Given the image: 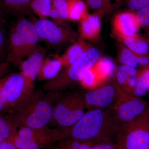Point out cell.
I'll list each match as a JSON object with an SVG mask.
<instances>
[{
    "label": "cell",
    "instance_id": "obj_26",
    "mask_svg": "<svg viewBox=\"0 0 149 149\" xmlns=\"http://www.w3.org/2000/svg\"><path fill=\"white\" fill-rule=\"evenodd\" d=\"M87 3L92 9L103 14L109 11L112 8L110 0H87Z\"/></svg>",
    "mask_w": 149,
    "mask_h": 149
},
{
    "label": "cell",
    "instance_id": "obj_44",
    "mask_svg": "<svg viewBox=\"0 0 149 149\" xmlns=\"http://www.w3.org/2000/svg\"><path fill=\"white\" fill-rule=\"evenodd\" d=\"M147 34H148V41L149 42V32H147Z\"/></svg>",
    "mask_w": 149,
    "mask_h": 149
},
{
    "label": "cell",
    "instance_id": "obj_38",
    "mask_svg": "<svg viewBox=\"0 0 149 149\" xmlns=\"http://www.w3.org/2000/svg\"><path fill=\"white\" fill-rule=\"evenodd\" d=\"M10 64L6 62L0 63V79L9 74Z\"/></svg>",
    "mask_w": 149,
    "mask_h": 149
},
{
    "label": "cell",
    "instance_id": "obj_33",
    "mask_svg": "<svg viewBox=\"0 0 149 149\" xmlns=\"http://www.w3.org/2000/svg\"><path fill=\"white\" fill-rule=\"evenodd\" d=\"M138 82V76L137 74L135 76H130L128 77L127 82L124 87L122 88L123 91L126 93L132 95L133 91L135 90Z\"/></svg>",
    "mask_w": 149,
    "mask_h": 149
},
{
    "label": "cell",
    "instance_id": "obj_41",
    "mask_svg": "<svg viewBox=\"0 0 149 149\" xmlns=\"http://www.w3.org/2000/svg\"><path fill=\"white\" fill-rule=\"evenodd\" d=\"M95 144L93 142L85 141L83 142L78 149H91Z\"/></svg>",
    "mask_w": 149,
    "mask_h": 149
},
{
    "label": "cell",
    "instance_id": "obj_25",
    "mask_svg": "<svg viewBox=\"0 0 149 149\" xmlns=\"http://www.w3.org/2000/svg\"><path fill=\"white\" fill-rule=\"evenodd\" d=\"M118 58L121 64L137 68L139 66L136 54L124 45H121L118 50Z\"/></svg>",
    "mask_w": 149,
    "mask_h": 149
},
{
    "label": "cell",
    "instance_id": "obj_15",
    "mask_svg": "<svg viewBox=\"0 0 149 149\" xmlns=\"http://www.w3.org/2000/svg\"><path fill=\"white\" fill-rule=\"evenodd\" d=\"M63 68L60 56L56 55L47 57L43 61L37 80L39 81L52 80L59 74Z\"/></svg>",
    "mask_w": 149,
    "mask_h": 149
},
{
    "label": "cell",
    "instance_id": "obj_45",
    "mask_svg": "<svg viewBox=\"0 0 149 149\" xmlns=\"http://www.w3.org/2000/svg\"></svg>",
    "mask_w": 149,
    "mask_h": 149
},
{
    "label": "cell",
    "instance_id": "obj_24",
    "mask_svg": "<svg viewBox=\"0 0 149 149\" xmlns=\"http://www.w3.org/2000/svg\"><path fill=\"white\" fill-rule=\"evenodd\" d=\"M51 6V0H31L30 2V9L40 19H48Z\"/></svg>",
    "mask_w": 149,
    "mask_h": 149
},
{
    "label": "cell",
    "instance_id": "obj_10",
    "mask_svg": "<svg viewBox=\"0 0 149 149\" xmlns=\"http://www.w3.org/2000/svg\"><path fill=\"white\" fill-rule=\"evenodd\" d=\"M32 52V48L27 40L11 28L8 39L6 62L15 66H19L24 58Z\"/></svg>",
    "mask_w": 149,
    "mask_h": 149
},
{
    "label": "cell",
    "instance_id": "obj_39",
    "mask_svg": "<svg viewBox=\"0 0 149 149\" xmlns=\"http://www.w3.org/2000/svg\"><path fill=\"white\" fill-rule=\"evenodd\" d=\"M139 66L141 68L149 66V56L136 55Z\"/></svg>",
    "mask_w": 149,
    "mask_h": 149
},
{
    "label": "cell",
    "instance_id": "obj_13",
    "mask_svg": "<svg viewBox=\"0 0 149 149\" xmlns=\"http://www.w3.org/2000/svg\"><path fill=\"white\" fill-rule=\"evenodd\" d=\"M45 52L42 48L37 47L36 49L19 65L20 72L31 84L35 85L40 67L45 59Z\"/></svg>",
    "mask_w": 149,
    "mask_h": 149
},
{
    "label": "cell",
    "instance_id": "obj_11",
    "mask_svg": "<svg viewBox=\"0 0 149 149\" xmlns=\"http://www.w3.org/2000/svg\"><path fill=\"white\" fill-rule=\"evenodd\" d=\"M114 82L104 85L83 95L87 109H105L111 107L115 98Z\"/></svg>",
    "mask_w": 149,
    "mask_h": 149
},
{
    "label": "cell",
    "instance_id": "obj_14",
    "mask_svg": "<svg viewBox=\"0 0 149 149\" xmlns=\"http://www.w3.org/2000/svg\"><path fill=\"white\" fill-rule=\"evenodd\" d=\"M103 14L96 12L88 13L79 21L80 38L90 41L96 40L100 36L101 28V17Z\"/></svg>",
    "mask_w": 149,
    "mask_h": 149
},
{
    "label": "cell",
    "instance_id": "obj_29",
    "mask_svg": "<svg viewBox=\"0 0 149 149\" xmlns=\"http://www.w3.org/2000/svg\"><path fill=\"white\" fill-rule=\"evenodd\" d=\"M71 138H68L59 141L57 149H78L83 142Z\"/></svg>",
    "mask_w": 149,
    "mask_h": 149
},
{
    "label": "cell",
    "instance_id": "obj_36",
    "mask_svg": "<svg viewBox=\"0 0 149 149\" xmlns=\"http://www.w3.org/2000/svg\"><path fill=\"white\" fill-rule=\"evenodd\" d=\"M91 149H121L118 144L112 142L95 144Z\"/></svg>",
    "mask_w": 149,
    "mask_h": 149
},
{
    "label": "cell",
    "instance_id": "obj_3",
    "mask_svg": "<svg viewBox=\"0 0 149 149\" xmlns=\"http://www.w3.org/2000/svg\"><path fill=\"white\" fill-rule=\"evenodd\" d=\"M100 57V54L97 49L92 47L88 48L77 61L62 70L53 79L46 81L43 85L44 89L49 93H56L79 82L85 72Z\"/></svg>",
    "mask_w": 149,
    "mask_h": 149
},
{
    "label": "cell",
    "instance_id": "obj_2",
    "mask_svg": "<svg viewBox=\"0 0 149 149\" xmlns=\"http://www.w3.org/2000/svg\"><path fill=\"white\" fill-rule=\"evenodd\" d=\"M54 105L42 92L33 91L9 112L18 128L47 127L52 119Z\"/></svg>",
    "mask_w": 149,
    "mask_h": 149
},
{
    "label": "cell",
    "instance_id": "obj_32",
    "mask_svg": "<svg viewBox=\"0 0 149 149\" xmlns=\"http://www.w3.org/2000/svg\"><path fill=\"white\" fill-rule=\"evenodd\" d=\"M8 111V104L3 78L0 79V114Z\"/></svg>",
    "mask_w": 149,
    "mask_h": 149
},
{
    "label": "cell",
    "instance_id": "obj_28",
    "mask_svg": "<svg viewBox=\"0 0 149 149\" xmlns=\"http://www.w3.org/2000/svg\"><path fill=\"white\" fill-rule=\"evenodd\" d=\"M135 13L140 27L149 32V6Z\"/></svg>",
    "mask_w": 149,
    "mask_h": 149
},
{
    "label": "cell",
    "instance_id": "obj_23",
    "mask_svg": "<svg viewBox=\"0 0 149 149\" xmlns=\"http://www.w3.org/2000/svg\"><path fill=\"white\" fill-rule=\"evenodd\" d=\"M78 83L88 91L97 89L104 85L101 81L93 67L85 72Z\"/></svg>",
    "mask_w": 149,
    "mask_h": 149
},
{
    "label": "cell",
    "instance_id": "obj_31",
    "mask_svg": "<svg viewBox=\"0 0 149 149\" xmlns=\"http://www.w3.org/2000/svg\"><path fill=\"white\" fill-rule=\"evenodd\" d=\"M2 22H0V60L4 56L8 46V40Z\"/></svg>",
    "mask_w": 149,
    "mask_h": 149
},
{
    "label": "cell",
    "instance_id": "obj_19",
    "mask_svg": "<svg viewBox=\"0 0 149 149\" xmlns=\"http://www.w3.org/2000/svg\"><path fill=\"white\" fill-rule=\"evenodd\" d=\"M93 68L102 83L105 84L115 74L117 67L111 59L106 57H100Z\"/></svg>",
    "mask_w": 149,
    "mask_h": 149
},
{
    "label": "cell",
    "instance_id": "obj_18",
    "mask_svg": "<svg viewBox=\"0 0 149 149\" xmlns=\"http://www.w3.org/2000/svg\"><path fill=\"white\" fill-rule=\"evenodd\" d=\"M18 129L9 112L0 114V143L12 141Z\"/></svg>",
    "mask_w": 149,
    "mask_h": 149
},
{
    "label": "cell",
    "instance_id": "obj_22",
    "mask_svg": "<svg viewBox=\"0 0 149 149\" xmlns=\"http://www.w3.org/2000/svg\"><path fill=\"white\" fill-rule=\"evenodd\" d=\"M138 82L132 95L138 97L145 95L149 91V66L138 70Z\"/></svg>",
    "mask_w": 149,
    "mask_h": 149
},
{
    "label": "cell",
    "instance_id": "obj_43",
    "mask_svg": "<svg viewBox=\"0 0 149 149\" xmlns=\"http://www.w3.org/2000/svg\"><path fill=\"white\" fill-rule=\"evenodd\" d=\"M47 149H57V146L56 145H54V146H52L50 147V148H48Z\"/></svg>",
    "mask_w": 149,
    "mask_h": 149
},
{
    "label": "cell",
    "instance_id": "obj_9",
    "mask_svg": "<svg viewBox=\"0 0 149 149\" xmlns=\"http://www.w3.org/2000/svg\"><path fill=\"white\" fill-rule=\"evenodd\" d=\"M40 41L53 47H58L70 41L74 42L76 35L65 26H61L48 19H39L33 22Z\"/></svg>",
    "mask_w": 149,
    "mask_h": 149
},
{
    "label": "cell",
    "instance_id": "obj_6",
    "mask_svg": "<svg viewBox=\"0 0 149 149\" xmlns=\"http://www.w3.org/2000/svg\"><path fill=\"white\" fill-rule=\"evenodd\" d=\"M86 109L83 94L75 93L67 95L54 105L49 125L55 128H71L84 115Z\"/></svg>",
    "mask_w": 149,
    "mask_h": 149
},
{
    "label": "cell",
    "instance_id": "obj_4",
    "mask_svg": "<svg viewBox=\"0 0 149 149\" xmlns=\"http://www.w3.org/2000/svg\"><path fill=\"white\" fill-rule=\"evenodd\" d=\"M69 128H19L13 142L17 149H45L68 138Z\"/></svg>",
    "mask_w": 149,
    "mask_h": 149
},
{
    "label": "cell",
    "instance_id": "obj_16",
    "mask_svg": "<svg viewBox=\"0 0 149 149\" xmlns=\"http://www.w3.org/2000/svg\"><path fill=\"white\" fill-rule=\"evenodd\" d=\"M91 46L80 38L67 49L64 53L60 56L63 68H65L77 61L84 52Z\"/></svg>",
    "mask_w": 149,
    "mask_h": 149
},
{
    "label": "cell",
    "instance_id": "obj_5",
    "mask_svg": "<svg viewBox=\"0 0 149 149\" xmlns=\"http://www.w3.org/2000/svg\"><path fill=\"white\" fill-rule=\"evenodd\" d=\"M121 149H149V107L130 122L121 124L116 136Z\"/></svg>",
    "mask_w": 149,
    "mask_h": 149
},
{
    "label": "cell",
    "instance_id": "obj_17",
    "mask_svg": "<svg viewBox=\"0 0 149 149\" xmlns=\"http://www.w3.org/2000/svg\"><path fill=\"white\" fill-rule=\"evenodd\" d=\"M123 45L135 54L149 56L148 40L138 34L118 39Z\"/></svg>",
    "mask_w": 149,
    "mask_h": 149
},
{
    "label": "cell",
    "instance_id": "obj_20",
    "mask_svg": "<svg viewBox=\"0 0 149 149\" xmlns=\"http://www.w3.org/2000/svg\"><path fill=\"white\" fill-rule=\"evenodd\" d=\"M30 2L31 0H0V8L20 17L30 9Z\"/></svg>",
    "mask_w": 149,
    "mask_h": 149
},
{
    "label": "cell",
    "instance_id": "obj_35",
    "mask_svg": "<svg viewBox=\"0 0 149 149\" xmlns=\"http://www.w3.org/2000/svg\"><path fill=\"white\" fill-rule=\"evenodd\" d=\"M49 17L53 19V21L56 24L61 26H64L65 20L63 19L60 14L52 5L50 10Z\"/></svg>",
    "mask_w": 149,
    "mask_h": 149
},
{
    "label": "cell",
    "instance_id": "obj_42",
    "mask_svg": "<svg viewBox=\"0 0 149 149\" xmlns=\"http://www.w3.org/2000/svg\"><path fill=\"white\" fill-rule=\"evenodd\" d=\"M3 15L2 13L1 9L0 8V22H3Z\"/></svg>",
    "mask_w": 149,
    "mask_h": 149
},
{
    "label": "cell",
    "instance_id": "obj_27",
    "mask_svg": "<svg viewBox=\"0 0 149 149\" xmlns=\"http://www.w3.org/2000/svg\"><path fill=\"white\" fill-rule=\"evenodd\" d=\"M129 11L136 12L149 6V0H118Z\"/></svg>",
    "mask_w": 149,
    "mask_h": 149
},
{
    "label": "cell",
    "instance_id": "obj_1",
    "mask_svg": "<svg viewBox=\"0 0 149 149\" xmlns=\"http://www.w3.org/2000/svg\"><path fill=\"white\" fill-rule=\"evenodd\" d=\"M121 125L111 109L88 110L69 128L68 138L95 144L111 142Z\"/></svg>",
    "mask_w": 149,
    "mask_h": 149
},
{
    "label": "cell",
    "instance_id": "obj_40",
    "mask_svg": "<svg viewBox=\"0 0 149 149\" xmlns=\"http://www.w3.org/2000/svg\"><path fill=\"white\" fill-rule=\"evenodd\" d=\"M0 149H17L12 141H7L0 143Z\"/></svg>",
    "mask_w": 149,
    "mask_h": 149
},
{
    "label": "cell",
    "instance_id": "obj_34",
    "mask_svg": "<svg viewBox=\"0 0 149 149\" xmlns=\"http://www.w3.org/2000/svg\"><path fill=\"white\" fill-rule=\"evenodd\" d=\"M116 70L128 77L137 75L138 71L136 68L122 64L116 68Z\"/></svg>",
    "mask_w": 149,
    "mask_h": 149
},
{
    "label": "cell",
    "instance_id": "obj_37",
    "mask_svg": "<svg viewBox=\"0 0 149 149\" xmlns=\"http://www.w3.org/2000/svg\"><path fill=\"white\" fill-rule=\"evenodd\" d=\"M114 74L116 79V83L121 88L124 87L129 77L118 71L117 70H116Z\"/></svg>",
    "mask_w": 149,
    "mask_h": 149
},
{
    "label": "cell",
    "instance_id": "obj_7",
    "mask_svg": "<svg viewBox=\"0 0 149 149\" xmlns=\"http://www.w3.org/2000/svg\"><path fill=\"white\" fill-rule=\"evenodd\" d=\"M114 84L115 98L111 109L120 124H124L142 114L148 106L141 97L126 93L116 82Z\"/></svg>",
    "mask_w": 149,
    "mask_h": 149
},
{
    "label": "cell",
    "instance_id": "obj_8",
    "mask_svg": "<svg viewBox=\"0 0 149 149\" xmlns=\"http://www.w3.org/2000/svg\"><path fill=\"white\" fill-rule=\"evenodd\" d=\"M3 79L7 101V111L16 107L34 91L35 85L29 83L20 72L8 74Z\"/></svg>",
    "mask_w": 149,
    "mask_h": 149
},
{
    "label": "cell",
    "instance_id": "obj_30",
    "mask_svg": "<svg viewBox=\"0 0 149 149\" xmlns=\"http://www.w3.org/2000/svg\"><path fill=\"white\" fill-rule=\"evenodd\" d=\"M52 5L60 14L65 20H68L67 15V0H51Z\"/></svg>",
    "mask_w": 149,
    "mask_h": 149
},
{
    "label": "cell",
    "instance_id": "obj_21",
    "mask_svg": "<svg viewBox=\"0 0 149 149\" xmlns=\"http://www.w3.org/2000/svg\"><path fill=\"white\" fill-rule=\"evenodd\" d=\"M67 15L68 20L80 21L88 13L87 6L82 0H67Z\"/></svg>",
    "mask_w": 149,
    "mask_h": 149
},
{
    "label": "cell",
    "instance_id": "obj_12",
    "mask_svg": "<svg viewBox=\"0 0 149 149\" xmlns=\"http://www.w3.org/2000/svg\"><path fill=\"white\" fill-rule=\"evenodd\" d=\"M140 28L135 12L120 13L113 18V29L118 39L137 35Z\"/></svg>",
    "mask_w": 149,
    "mask_h": 149
}]
</instances>
